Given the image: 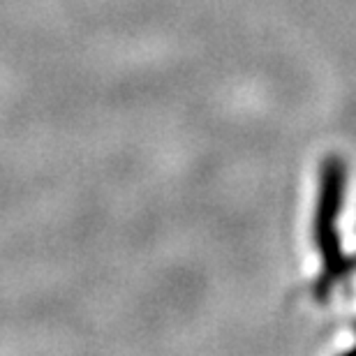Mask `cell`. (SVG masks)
<instances>
[{
	"mask_svg": "<svg viewBox=\"0 0 356 356\" xmlns=\"http://www.w3.org/2000/svg\"><path fill=\"white\" fill-rule=\"evenodd\" d=\"M352 354H356V347H354V350H352Z\"/></svg>",
	"mask_w": 356,
	"mask_h": 356,
	"instance_id": "2",
	"label": "cell"
},
{
	"mask_svg": "<svg viewBox=\"0 0 356 356\" xmlns=\"http://www.w3.org/2000/svg\"><path fill=\"white\" fill-rule=\"evenodd\" d=\"M347 188V167L340 158H329L322 167L315 218V238L322 257V273L315 280V296L324 303L340 284H345L356 270V259L347 257L340 243L338 220L343 213V199Z\"/></svg>",
	"mask_w": 356,
	"mask_h": 356,
	"instance_id": "1",
	"label": "cell"
}]
</instances>
